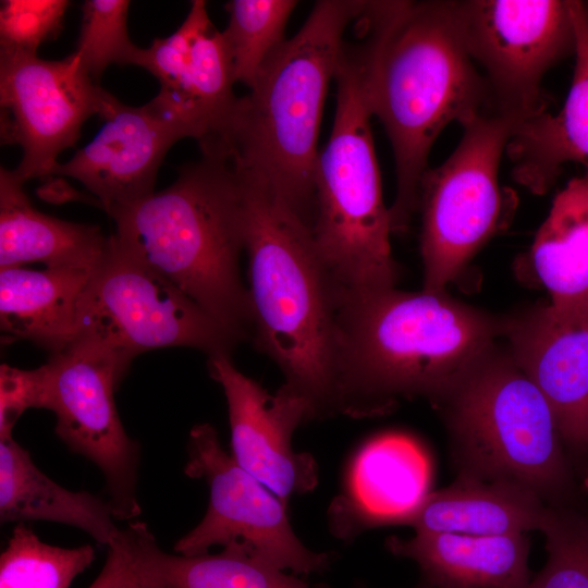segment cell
<instances>
[{
    "label": "cell",
    "mask_w": 588,
    "mask_h": 588,
    "mask_svg": "<svg viewBox=\"0 0 588 588\" xmlns=\"http://www.w3.org/2000/svg\"><path fill=\"white\" fill-rule=\"evenodd\" d=\"M210 377L223 389L229 411L231 455L285 505L314 490L318 465L311 454L293 449L294 431L315 419L310 404L283 383L275 394L242 373L231 355L207 360Z\"/></svg>",
    "instance_id": "14"
},
{
    "label": "cell",
    "mask_w": 588,
    "mask_h": 588,
    "mask_svg": "<svg viewBox=\"0 0 588 588\" xmlns=\"http://www.w3.org/2000/svg\"><path fill=\"white\" fill-rule=\"evenodd\" d=\"M370 103L395 161L391 231L405 232L418 211L420 183L437 137L451 122L464 126L492 111L453 1H397L377 51Z\"/></svg>",
    "instance_id": "3"
},
{
    "label": "cell",
    "mask_w": 588,
    "mask_h": 588,
    "mask_svg": "<svg viewBox=\"0 0 588 588\" xmlns=\"http://www.w3.org/2000/svg\"><path fill=\"white\" fill-rule=\"evenodd\" d=\"M127 544L126 566L114 588H168L150 554L156 539L147 525L130 522L123 528Z\"/></svg>",
    "instance_id": "33"
},
{
    "label": "cell",
    "mask_w": 588,
    "mask_h": 588,
    "mask_svg": "<svg viewBox=\"0 0 588 588\" xmlns=\"http://www.w3.org/2000/svg\"><path fill=\"white\" fill-rule=\"evenodd\" d=\"M520 122L490 111L463 126L455 150L420 183L422 290L446 293L478 250L507 222L514 193L501 186L503 152Z\"/></svg>",
    "instance_id": "8"
},
{
    "label": "cell",
    "mask_w": 588,
    "mask_h": 588,
    "mask_svg": "<svg viewBox=\"0 0 588 588\" xmlns=\"http://www.w3.org/2000/svg\"><path fill=\"white\" fill-rule=\"evenodd\" d=\"M502 336L550 405L565 448L588 452V317L565 319L538 304L502 318Z\"/></svg>",
    "instance_id": "16"
},
{
    "label": "cell",
    "mask_w": 588,
    "mask_h": 588,
    "mask_svg": "<svg viewBox=\"0 0 588 588\" xmlns=\"http://www.w3.org/2000/svg\"><path fill=\"white\" fill-rule=\"evenodd\" d=\"M0 520H45L76 527L109 546L120 535L109 500L71 491L46 476L13 437L0 439Z\"/></svg>",
    "instance_id": "24"
},
{
    "label": "cell",
    "mask_w": 588,
    "mask_h": 588,
    "mask_svg": "<svg viewBox=\"0 0 588 588\" xmlns=\"http://www.w3.org/2000/svg\"><path fill=\"white\" fill-rule=\"evenodd\" d=\"M295 0H231L224 5L229 23L222 30L236 82L248 88L268 58L286 40Z\"/></svg>",
    "instance_id": "26"
},
{
    "label": "cell",
    "mask_w": 588,
    "mask_h": 588,
    "mask_svg": "<svg viewBox=\"0 0 588 588\" xmlns=\"http://www.w3.org/2000/svg\"><path fill=\"white\" fill-rule=\"evenodd\" d=\"M385 546L415 561L424 581L436 588H527L531 580L527 534L416 532L406 540L389 537Z\"/></svg>",
    "instance_id": "19"
},
{
    "label": "cell",
    "mask_w": 588,
    "mask_h": 588,
    "mask_svg": "<svg viewBox=\"0 0 588 588\" xmlns=\"http://www.w3.org/2000/svg\"><path fill=\"white\" fill-rule=\"evenodd\" d=\"M432 480L431 456L415 437H372L355 454L343 491L329 507L331 531L351 540L370 528L404 525L432 492Z\"/></svg>",
    "instance_id": "17"
},
{
    "label": "cell",
    "mask_w": 588,
    "mask_h": 588,
    "mask_svg": "<svg viewBox=\"0 0 588 588\" xmlns=\"http://www.w3.org/2000/svg\"><path fill=\"white\" fill-rule=\"evenodd\" d=\"M44 373L41 366L24 370L0 367V439L13 437V427L28 408H41Z\"/></svg>",
    "instance_id": "32"
},
{
    "label": "cell",
    "mask_w": 588,
    "mask_h": 588,
    "mask_svg": "<svg viewBox=\"0 0 588 588\" xmlns=\"http://www.w3.org/2000/svg\"><path fill=\"white\" fill-rule=\"evenodd\" d=\"M438 408L458 477L517 483L549 505L573 503L574 473L553 413L507 348H490Z\"/></svg>",
    "instance_id": "7"
},
{
    "label": "cell",
    "mask_w": 588,
    "mask_h": 588,
    "mask_svg": "<svg viewBox=\"0 0 588 588\" xmlns=\"http://www.w3.org/2000/svg\"><path fill=\"white\" fill-rule=\"evenodd\" d=\"M114 236L135 258L170 281L240 342L253 334L241 184L225 160L203 156L176 180L135 203L111 208Z\"/></svg>",
    "instance_id": "4"
},
{
    "label": "cell",
    "mask_w": 588,
    "mask_h": 588,
    "mask_svg": "<svg viewBox=\"0 0 588 588\" xmlns=\"http://www.w3.org/2000/svg\"><path fill=\"white\" fill-rule=\"evenodd\" d=\"M575 28V66L568 95L556 113L520 122L507 142L513 180L544 195L568 163L588 172V1L569 0Z\"/></svg>",
    "instance_id": "18"
},
{
    "label": "cell",
    "mask_w": 588,
    "mask_h": 588,
    "mask_svg": "<svg viewBox=\"0 0 588 588\" xmlns=\"http://www.w3.org/2000/svg\"><path fill=\"white\" fill-rule=\"evenodd\" d=\"M94 560L90 544L51 546L19 523L0 555V588H69Z\"/></svg>",
    "instance_id": "27"
},
{
    "label": "cell",
    "mask_w": 588,
    "mask_h": 588,
    "mask_svg": "<svg viewBox=\"0 0 588 588\" xmlns=\"http://www.w3.org/2000/svg\"><path fill=\"white\" fill-rule=\"evenodd\" d=\"M466 50L493 112L519 122L548 109L542 79L575 52L569 0L453 1Z\"/></svg>",
    "instance_id": "10"
},
{
    "label": "cell",
    "mask_w": 588,
    "mask_h": 588,
    "mask_svg": "<svg viewBox=\"0 0 588 588\" xmlns=\"http://www.w3.org/2000/svg\"><path fill=\"white\" fill-rule=\"evenodd\" d=\"M150 554L168 588H328L234 548L186 556L164 552L155 539Z\"/></svg>",
    "instance_id": "25"
},
{
    "label": "cell",
    "mask_w": 588,
    "mask_h": 588,
    "mask_svg": "<svg viewBox=\"0 0 588 588\" xmlns=\"http://www.w3.org/2000/svg\"><path fill=\"white\" fill-rule=\"evenodd\" d=\"M383 21H356L336 64V105L330 138L319 152L315 176L317 250L343 290L395 287L400 275L390 234L370 119V83Z\"/></svg>",
    "instance_id": "6"
},
{
    "label": "cell",
    "mask_w": 588,
    "mask_h": 588,
    "mask_svg": "<svg viewBox=\"0 0 588 588\" xmlns=\"http://www.w3.org/2000/svg\"><path fill=\"white\" fill-rule=\"evenodd\" d=\"M41 408L56 415V433L102 473L119 520L140 514L137 499L139 450L123 428L114 391L125 367L111 352L77 338L41 366Z\"/></svg>",
    "instance_id": "12"
},
{
    "label": "cell",
    "mask_w": 588,
    "mask_h": 588,
    "mask_svg": "<svg viewBox=\"0 0 588 588\" xmlns=\"http://www.w3.org/2000/svg\"><path fill=\"white\" fill-rule=\"evenodd\" d=\"M585 488H586V490L588 492V477L586 478V481H585Z\"/></svg>",
    "instance_id": "36"
},
{
    "label": "cell",
    "mask_w": 588,
    "mask_h": 588,
    "mask_svg": "<svg viewBox=\"0 0 588 588\" xmlns=\"http://www.w3.org/2000/svg\"><path fill=\"white\" fill-rule=\"evenodd\" d=\"M91 273L75 268L0 269L3 341H29L50 355L69 346L76 339L78 306Z\"/></svg>",
    "instance_id": "22"
},
{
    "label": "cell",
    "mask_w": 588,
    "mask_h": 588,
    "mask_svg": "<svg viewBox=\"0 0 588 588\" xmlns=\"http://www.w3.org/2000/svg\"><path fill=\"white\" fill-rule=\"evenodd\" d=\"M541 532L548 559L527 588H588V509L550 505Z\"/></svg>",
    "instance_id": "28"
},
{
    "label": "cell",
    "mask_w": 588,
    "mask_h": 588,
    "mask_svg": "<svg viewBox=\"0 0 588 588\" xmlns=\"http://www.w3.org/2000/svg\"><path fill=\"white\" fill-rule=\"evenodd\" d=\"M108 93L75 51L46 60L0 50L1 142L23 152L13 174L23 183L51 177L59 155L75 145L88 118L100 114Z\"/></svg>",
    "instance_id": "13"
},
{
    "label": "cell",
    "mask_w": 588,
    "mask_h": 588,
    "mask_svg": "<svg viewBox=\"0 0 588 588\" xmlns=\"http://www.w3.org/2000/svg\"><path fill=\"white\" fill-rule=\"evenodd\" d=\"M99 117L103 125L94 139L51 176L78 181L107 212L152 194L166 154L185 135L148 103L132 107L110 93Z\"/></svg>",
    "instance_id": "15"
},
{
    "label": "cell",
    "mask_w": 588,
    "mask_h": 588,
    "mask_svg": "<svg viewBox=\"0 0 588 588\" xmlns=\"http://www.w3.org/2000/svg\"><path fill=\"white\" fill-rule=\"evenodd\" d=\"M211 25L206 1L193 0L180 27L170 36L156 38L149 47L140 48L135 65L154 75L161 89L173 88L189 66L197 38Z\"/></svg>",
    "instance_id": "31"
},
{
    "label": "cell",
    "mask_w": 588,
    "mask_h": 588,
    "mask_svg": "<svg viewBox=\"0 0 588 588\" xmlns=\"http://www.w3.org/2000/svg\"><path fill=\"white\" fill-rule=\"evenodd\" d=\"M367 1H317L302 28L265 62L222 130L199 144L237 179L290 210L310 230L321 117L347 28Z\"/></svg>",
    "instance_id": "2"
},
{
    "label": "cell",
    "mask_w": 588,
    "mask_h": 588,
    "mask_svg": "<svg viewBox=\"0 0 588 588\" xmlns=\"http://www.w3.org/2000/svg\"><path fill=\"white\" fill-rule=\"evenodd\" d=\"M355 588H368V587H366V586L363 585V584H357V585L355 586ZM416 588H436V587H433V586H431V585H429V584H427V583L424 581L422 584H420V585L417 586Z\"/></svg>",
    "instance_id": "35"
},
{
    "label": "cell",
    "mask_w": 588,
    "mask_h": 588,
    "mask_svg": "<svg viewBox=\"0 0 588 588\" xmlns=\"http://www.w3.org/2000/svg\"><path fill=\"white\" fill-rule=\"evenodd\" d=\"M71 2L68 0H4L0 9V50L37 53L56 39Z\"/></svg>",
    "instance_id": "30"
},
{
    "label": "cell",
    "mask_w": 588,
    "mask_h": 588,
    "mask_svg": "<svg viewBox=\"0 0 588 588\" xmlns=\"http://www.w3.org/2000/svg\"><path fill=\"white\" fill-rule=\"evenodd\" d=\"M187 451L185 475L205 479L210 495L204 518L174 544L176 554L199 555L220 546L298 576L329 567L334 554L302 543L290 524L287 505L235 462L211 425L191 429Z\"/></svg>",
    "instance_id": "11"
},
{
    "label": "cell",
    "mask_w": 588,
    "mask_h": 588,
    "mask_svg": "<svg viewBox=\"0 0 588 588\" xmlns=\"http://www.w3.org/2000/svg\"><path fill=\"white\" fill-rule=\"evenodd\" d=\"M20 181L0 170V269L39 262L45 268L94 271L108 247L97 225L48 216L32 205Z\"/></svg>",
    "instance_id": "21"
},
{
    "label": "cell",
    "mask_w": 588,
    "mask_h": 588,
    "mask_svg": "<svg viewBox=\"0 0 588 588\" xmlns=\"http://www.w3.org/2000/svg\"><path fill=\"white\" fill-rule=\"evenodd\" d=\"M127 562V544L123 528L118 538L108 546L105 565L88 588H114Z\"/></svg>",
    "instance_id": "34"
},
{
    "label": "cell",
    "mask_w": 588,
    "mask_h": 588,
    "mask_svg": "<svg viewBox=\"0 0 588 588\" xmlns=\"http://www.w3.org/2000/svg\"><path fill=\"white\" fill-rule=\"evenodd\" d=\"M238 182L252 338L280 368L284 383L307 400L315 418L335 415L340 286L321 259L310 228L265 193Z\"/></svg>",
    "instance_id": "5"
},
{
    "label": "cell",
    "mask_w": 588,
    "mask_h": 588,
    "mask_svg": "<svg viewBox=\"0 0 588 588\" xmlns=\"http://www.w3.org/2000/svg\"><path fill=\"white\" fill-rule=\"evenodd\" d=\"M111 352L128 368L143 352L192 347L231 355L240 341L166 278L109 236L82 295L76 339Z\"/></svg>",
    "instance_id": "9"
},
{
    "label": "cell",
    "mask_w": 588,
    "mask_h": 588,
    "mask_svg": "<svg viewBox=\"0 0 588 588\" xmlns=\"http://www.w3.org/2000/svg\"><path fill=\"white\" fill-rule=\"evenodd\" d=\"M128 0H86L75 48L91 79L99 84L111 64L135 65L140 47L127 32Z\"/></svg>",
    "instance_id": "29"
},
{
    "label": "cell",
    "mask_w": 588,
    "mask_h": 588,
    "mask_svg": "<svg viewBox=\"0 0 588 588\" xmlns=\"http://www.w3.org/2000/svg\"><path fill=\"white\" fill-rule=\"evenodd\" d=\"M525 259L556 315L588 317V172L555 195Z\"/></svg>",
    "instance_id": "23"
},
{
    "label": "cell",
    "mask_w": 588,
    "mask_h": 588,
    "mask_svg": "<svg viewBox=\"0 0 588 588\" xmlns=\"http://www.w3.org/2000/svg\"><path fill=\"white\" fill-rule=\"evenodd\" d=\"M499 336L502 319L448 293L340 289L338 414L381 416L412 397L438 407Z\"/></svg>",
    "instance_id": "1"
},
{
    "label": "cell",
    "mask_w": 588,
    "mask_h": 588,
    "mask_svg": "<svg viewBox=\"0 0 588 588\" xmlns=\"http://www.w3.org/2000/svg\"><path fill=\"white\" fill-rule=\"evenodd\" d=\"M550 505L534 491L507 481L467 477L429 493L405 520L416 532L504 536L541 531Z\"/></svg>",
    "instance_id": "20"
}]
</instances>
